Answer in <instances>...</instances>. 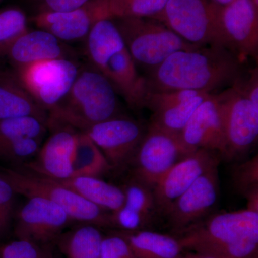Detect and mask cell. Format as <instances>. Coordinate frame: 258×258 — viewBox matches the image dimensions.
Returning a JSON list of instances; mask_svg holds the SVG:
<instances>
[{"label":"cell","mask_w":258,"mask_h":258,"mask_svg":"<svg viewBox=\"0 0 258 258\" xmlns=\"http://www.w3.org/2000/svg\"><path fill=\"white\" fill-rule=\"evenodd\" d=\"M242 62L222 45L179 50L144 76L147 92L190 90L214 93L234 84L243 73Z\"/></svg>","instance_id":"cell-1"},{"label":"cell","mask_w":258,"mask_h":258,"mask_svg":"<svg viewBox=\"0 0 258 258\" xmlns=\"http://www.w3.org/2000/svg\"><path fill=\"white\" fill-rule=\"evenodd\" d=\"M183 249L217 258H258V212L209 215L181 232Z\"/></svg>","instance_id":"cell-2"},{"label":"cell","mask_w":258,"mask_h":258,"mask_svg":"<svg viewBox=\"0 0 258 258\" xmlns=\"http://www.w3.org/2000/svg\"><path fill=\"white\" fill-rule=\"evenodd\" d=\"M85 42L91 66L111 82L131 108H145V78L139 74L113 19L95 24Z\"/></svg>","instance_id":"cell-3"},{"label":"cell","mask_w":258,"mask_h":258,"mask_svg":"<svg viewBox=\"0 0 258 258\" xmlns=\"http://www.w3.org/2000/svg\"><path fill=\"white\" fill-rule=\"evenodd\" d=\"M118 93L92 66L80 70L67 96L48 112L47 127L64 125L79 132L123 115Z\"/></svg>","instance_id":"cell-4"},{"label":"cell","mask_w":258,"mask_h":258,"mask_svg":"<svg viewBox=\"0 0 258 258\" xmlns=\"http://www.w3.org/2000/svg\"><path fill=\"white\" fill-rule=\"evenodd\" d=\"M137 68L147 74L174 52L199 45L185 41L164 23L154 18L113 19Z\"/></svg>","instance_id":"cell-5"},{"label":"cell","mask_w":258,"mask_h":258,"mask_svg":"<svg viewBox=\"0 0 258 258\" xmlns=\"http://www.w3.org/2000/svg\"><path fill=\"white\" fill-rule=\"evenodd\" d=\"M5 179L15 192L26 198L38 197L46 199L63 209L73 222L90 224L101 227H113L111 212L98 208L55 180L39 175L20 168L6 169Z\"/></svg>","instance_id":"cell-6"},{"label":"cell","mask_w":258,"mask_h":258,"mask_svg":"<svg viewBox=\"0 0 258 258\" xmlns=\"http://www.w3.org/2000/svg\"><path fill=\"white\" fill-rule=\"evenodd\" d=\"M220 8L210 0H168L154 19L193 45L225 47L219 21Z\"/></svg>","instance_id":"cell-7"},{"label":"cell","mask_w":258,"mask_h":258,"mask_svg":"<svg viewBox=\"0 0 258 258\" xmlns=\"http://www.w3.org/2000/svg\"><path fill=\"white\" fill-rule=\"evenodd\" d=\"M80 70L71 58H59L17 68L13 72L37 104L48 113L67 96Z\"/></svg>","instance_id":"cell-8"},{"label":"cell","mask_w":258,"mask_h":258,"mask_svg":"<svg viewBox=\"0 0 258 258\" xmlns=\"http://www.w3.org/2000/svg\"><path fill=\"white\" fill-rule=\"evenodd\" d=\"M190 153L179 137L150 123L129 166L132 179L154 189L162 176Z\"/></svg>","instance_id":"cell-9"},{"label":"cell","mask_w":258,"mask_h":258,"mask_svg":"<svg viewBox=\"0 0 258 258\" xmlns=\"http://www.w3.org/2000/svg\"><path fill=\"white\" fill-rule=\"evenodd\" d=\"M217 94L225 129L224 159L230 161L242 157L257 142L258 107L233 86Z\"/></svg>","instance_id":"cell-10"},{"label":"cell","mask_w":258,"mask_h":258,"mask_svg":"<svg viewBox=\"0 0 258 258\" xmlns=\"http://www.w3.org/2000/svg\"><path fill=\"white\" fill-rule=\"evenodd\" d=\"M147 126L125 115L97 123L85 131L106 158L113 171L128 169Z\"/></svg>","instance_id":"cell-11"},{"label":"cell","mask_w":258,"mask_h":258,"mask_svg":"<svg viewBox=\"0 0 258 258\" xmlns=\"http://www.w3.org/2000/svg\"><path fill=\"white\" fill-rule=\"evenodd\" d=\"M71 222L60 206L46 199L33 197L28 198L16 212L15 235L20 240L47 246L55 242Z\"/></svg>","instance_id":"cell-12"},{"label":"cell","mask_w":258,"mask_h":258,"mask_svg":"<svg viewBox=\"0 0 258 258\" xmlns=\"http://www.w3.org/2000/svg\"><path fill=\"white\" fill-rule=\"evenodd\" d=\"M218 166L200 176L171 205L165 216L176 232L181 233L210 215L220 196Z\"/></svg>","instance_id":"cell-13"},{"label":"cell","mask_w":258,"mask_h":258,"mask_svg":"<svg viewBox=\"0 0 258 258\" xmlns=\"http://www.w3.org/2000/svg\"><path fill=\"white\" fill-rule=\"evenodd\" d=\"M219 21L228 50L242 60L257 58L258 8L252 0H234L220 7Z\"/></svg>","instance_id":"cell-14"},{"label":"cell","mask_w":258,"mask_h":258,"mask_svg":"<svg viewBox=\"0 0 258 258\" xmlns=\"http://www.w3.org/2000/svg\"><path fill=\"white\" fill-rule=\"evenodd\" d=\"M104 19H112L108 1L93 0L71 11L37 13L31 20L37 28L66 42L85 41L95 24Z\"/></svg>","instance_id":"cell-15"},{"label":"cell","mask_w":258,"mask_h":258,"mask_svg":"<svg viewBox=\"0 0 258 258\" xmlns=\"http://www.w3.org/2000/svg\"><path fill=\"white\" fill-rule=\"evenodd\" d=\"M50 135L32 160L22 166L35 174L55 180L72 176V164L79 131L64 125L48 126Z\"/></svg>","instance_id":"cell-16"},{"label":"cell","mask_w":258,"mask_h":258,"mask_svg":"<svg viewBox=\"0 0 258 258\" xmlns=\"http://www.w3.org/2000/svg\"><path fill=\"white\" fill-rule=\"evenodd\" d=\"M221 158L216 153L199 149L190 153L171 167L154 188L158 212L166 215L173 203L191 184L214 166Z\"/></svg>","instance_id":"cell-17"},{"label":"cell","mask_w":258,"mask_h":258,"mask_svg":"<svg viewBox=\"0 0 258 258\" xmlns=\"http://www.w3.org/2000/svg\"><path fill=\"white\" fill-rule=\"evenodd\" d=\"M179 138L189 152L205 149L224 159L226 141L221 106L217 93H212L198 107Z\"/></svg>","instance_id":"cell-18"},{"label":"cell","mask_w":258,"mask_h":258,"mask_svg":"<svg viewBox=\"0 0 258 258\" xmlns=\"http://www.w3.org/2000/svg\"><path fill=\"white\" fill-rule=\"evenodd\" d=\"M64 45V42L46 30H28L13 42L5 57L14 69L40 61L71 58L70 50Z\"/></svg>","instance_id":"cell-19"},{"label":"cell","mask_w":258,"mask_h":258,"mask_svg":"<svg viewBox=\"0 0 258 258\" xmlns=\"http://www.w3.org/2000/svg\"><path fill=\"white\" fill-rule=\"evenodd\" d=\"M33 116L47 121L48 113L39 106L13 72L0 71V120Z\"/></svg>","instance_id":"cell-20"},{"label":"cell","mask_w":258,"mask_h":258,"mask_svg":"<svg viewBox=\"0 0 258 258\" xmlns=\"http://www.w3.org/2000/svg\"><path fill=\"white\" fill-rule=\"evenodd\" d=\"M55 181L106 211H117L124 204L123 188L106 182L102 178L72 176L69 179Z\"/></svg>","instance_id":"cell-21"},{"label":"cell","mask_w":258,"mask_h":258,"mask_svg":"<svg viewBox=\"0 0 258 258\" xmlns=\"http://www.w3.org/2000/svg\"><path fill=\"white\" fill-rule=\"evenodd\" d=\"M137 258H180L184 249L179 239L154 231H120Z\"/></svg>","instance_id":"cell-22"},{"label":"cell","mask_w":258,"mask_h":258,"mask_svg":"<svg viewBox=\"0 0 258 258\" xmlns=\"http://www.w3.org/2000/svg\"><path fill=\"white\" fill-rule=\"evenodd\" d=\"M103 237L98 226L81 224L64 231L55 242L66 258H101Z\"/></svg>","instance_id":"cell-23"},{"label":"cell","mask_w":258,"mask_h":258,"mask_svg":"<svg viewBox=\"0 0 258 258\" xmlns=\"http://www.w3.org/2000/svg\"><path fill=\"white\" fill-rule=\"evenodd\" d=\"M72 170V176L101 178L111 172L113 169L92 139L85 132H79Z\"/></svg>","instance_id":"cell-24"},{"label":"cell","mask_w":258,"mask_h":258,"mask_svg":"<svg viewBox=\"0 0 258 258\" xmlns=\"http://www.w3.org/2000/svg\"><path fill=\"white\" fill-rule=\"evenodd\" d=\"M211 94L200 92L189 99L154 112L150 123L179 137L193 113Z\"/></svg>","instance_id":"cell-25"},{"label":"cell","mask_w":258,"mask_h":258,"mask_svg":"<svg viewBox=\"0 0 258 258\" xmlns=\"http://www.w3.org/2000/svg\"><path fill=\"white\" fill-rule=\"evenodd\" d=\"M48 131L45 120L26 116L0 120V147L22 138L44 139Z\"/></svg>","instance_id":"cell-26"},{"label":"cell","mask_w":258,"mask_h":258,"mask_svg":"<svg viewBox=\"0 0 258 258\" xmlns=\"http://www.w3.org/2000/svg\"><path fill=\"white\" fill-rule=\"evenodd\" d=\"M28 30V17L21 8H0V57H5L13 42Z\"/></svg>","instance_id":"cell-27"},{"label":"cell","mask_w":258,"mask_h":258,"mask_svg":"<svg viewBox=\"0 0 258 258\" xmlns=\"http://www.w3.org/2000/svg\"><path fill=\"white\" fill-rule=\"evenodd\" d=\"M112 19L154 18L162 11L168 0H107Z\"/></svg>","instance_id":"cell-28"},{"label":"cell","mask_w":258,"mask_h":258,"mask_svg":"<svg viewBox=\"0 0 258 258\" xmlns=\"http://www.w3.org/2000/svg\"><path fill=\"white\" fill-rule=\"evenodd\" d=\"M123 189L125 195L123 205L152 221L158 212L153 189L137 180L131 179Z\"/></svg>","instance_id":"cell-29"},{"label":"cell","mask_w":258,"mask_h":258,"mask_svg":"<svg viewBox=\"0 0 258 258\" xmlns=\"http://www.w3.org/2000/svg\"><path fill=\"white\" fill-rule=\"evenodd\" d=\"M43 139L22 138L0 147V157L20 164L32 160L41 147Z\"/></svg>","instance_id":"cell-30"},{"label":"cell","mask_w":258,"mask_h":258,"mask_svg":"<svg viewBox=\"0 0 258 258\" xmlns=\"http://www.w3.org/2000/svg\"><path fill=\"white\" fill-rule=\"evenodd\" d=\"M232 181L237 192L244 197L258 190V156L237 164L232 171Z\"/></svg>","instance_id":"cell-31"},{"label":"cell","mask_w":258,"mask_h":258,"mask_svg":"<svg viewBox=\"0 0 258 258\" xmlns=\"http://www.w3.org/2000/svg\"><path fill=\"white\" fill-rule=\"evenodd\" d=\"M45 247L30 241L20 240L5 244L0 251V258H52Z\"/></svg>","instance_id":"cell-32"},{"label":"cell","mask_w":258,"mask_h":258,"mask_svg":"<svg viewBox=\"0 0 258 258\" xmlns=\"http://www.w3.org/2000/svg\"><path fill=\"white\" fill-rule=\"evenodd\" d=\"M101 258H137L123 236L118 232L104 236L102 241Z\"/></svg>","instance_id":"cell-33"},{"label":"cell","mask_w":258,"mask_h":258,"mask_svg":"<svg viewBox=\"0 0 258 258\" xmlns=\"http://www.w3.org/2000/svg\"><path fill=\"white\" fill-rule=\"evenodd\" d=\"M15 194L9 181L0 176V233L8 228L11 221Z\"/></svg>","instance_id":"cell-34"},{"label":"cell","mask_w":258,"mask_h":258,"mask_svg":"<svg viewBox=\"0 0 258 258\" xmlns=\"http://www.w3.org/2000/svg\"><path fill=\"white\" fill-rule=\"evenodd\" d=\"M93 0H37L38 12H66L78 9Z\"/></svg>","instance_id":"cell-35"},{"label":"cell","mask_w":258,"mask_h":258,"mask_svg":"<svg viewBox=\"0 0 258 258\" xmlns=\"http://www.w3.org/2000/svg\"><path fill=\"white\" fill-rule=\"evenodd\" d=\"M180 258H217L210 254L200 253V252H192V253L183 254Z\"/></svg>","instance_id":"cell-36"},{"label":"cell","mask_w":258,"mask_h":258,"mask_svg":"<svg viewBox=\"0 0 258 258\" xmlns=\"http://www.w3.org/2000/svg\"><path fill=\"white\" fill-rule=\"evenodd\" d=\"M210 1L218 6L224 7L230 4L234 0H210Z\"/></svg>","instance_id":"cell-37"},{"label":"cell","mask_w":258,"mask_h":258,"mask_svg":"<svg viewBox=\"0 0 258 258\" xmlns=\"http://www.w3.org/2000/svg\"><path fill=\"white\" fill-rule=\"evenodd\" d=\"M252 2L254 3V5L258 8V0H252Z\"/></svg>","instance_id":"cell-38"},{"label":"cell","mask_w":258,"mask_h":258,"mask_svg":"<svg viewBox=\"0 0 258 258\" xmlns=\"http://www.w3.org/2000/svg\"><path fill=\"white\" fill-rule=\"evenodd\" d=\"M2 1H3V0H0V3H1Z\"/></svg>","instance_id":"cell-39"},{"label":"cell","mask_w":258,"mask_h":258,"mask_svg":"<svg viewBox=\"0 0 258 258\" xmlns=\"http://www.w3.org/2000/svg\"><path fill=\"white\" fill-rule=\"evenodd\" d=\"M36 1H37V0H36Z\"/></svg>","instance_id":"cell-40"}]
</instances>
